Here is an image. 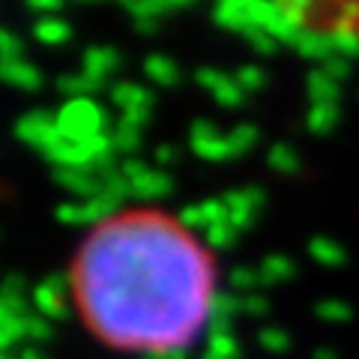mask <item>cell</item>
I'll list each match as a JSON object with an SVG mask.
<instances>
[{
    "mask_svg": "<svg viewBox=\"0 0 359 359\" xmlns=\"http://www.w3.org/2000/svg\"><path fill=\"white\" fill-rule=\"evenodd\" d=\"M111 135H114V147H117V153H126V159H129V156H135V150L141 147V135L135 132V129H129V126H123V123H117Z\"/></svg>",
    "mask_w": 359,
    "mask_h": 359,
    "instance_id": "603a6c76",
    "label": "cell"
},
{
    "mask_svg": "<svg viewBox=\"0 0 359 359\" xmlns=\"http://www.w3.org/2000/svg\"><path fill=\"white\" fill-rule=\"evenodd\" d=\"M330 36H332V45H335V54H339V57H344V60L359 57V30H353V27H332Z\"/></svg>",
    "mask_w": 359,
    "mask_h": 359,
    "instance_id": "ac0fdd59",
    "label": "cell"
},
{
    "mask_svg": "<svg viewBox=\"0 0 359 359\" xmlns=\"http://www.w3.org/2000/svg\"><path fill=\"white\" fill-rule=\"evenodd\" d=\"M192 150H195V156H201V159H207V162H222V159H231L228 138H219V135H212V138L192 141Z\"/></svg>",
    "mask_w": 359,
    "mask_h": 359,
    "instance_id": "2e32d148",
    "label": "cell"
},
{
    "mask_svg": "<svg viewBox=\"0 0 359 359\" xmlns=\"http://www.w3.org/2000/svg\"><path fill=\"white\" fill-rule=\"evenodd\" d=\"M15 138L30 144L33 150L45 153L48 147L60 141V132H57V120H54L48 111H27L21 114L15 123Z\"/></svg>",
    "mask_w": 359,
    "mask_h": 359,
    "instance_id": "3957f363",
    "label": "cell"
},
{
    "mask_svg": "<svg viewBox=\"0 0 359 359\" xmlns=\"http://www.w3.org/2000/svg\"><path fill=\"white\" fill-rule=\"evenodd\" d=\"M84 224H108L111 216L120 210L117 201H111L108 195H96V198H90L84 201Z\"/></svg>",
    "mask_w": 359,
    "mask_h": 359,
    "instance_id": "5bb4252c",
    "label": "cell"
},
{
    "mask_svg": "<svg viewBox=\"0 0 359 359\" xmlns=\"http://www.w3.org/2000/svg\"><path fill=\"white\" fill-rule=\"evenodd\" d=\"M201 212H204V231L212 228V224L228 222V216H231V210L224 201H204V204H201Z\"/></svg>",
    "mask_w": 359,
    "mask_h": 359,
    "instance_id": "4316f807",
    "label": "cell"
},
{
    "mask_svg": "<svg viewBox=\"0 0 359 359\" xmlns=\"http://www.w3.org/2000/svg\"><path fill=\"white\" fill-rule=\"evenodd\" d=\"M224 78H228V75H222V72H216V69H210V66H204V69H198V72H195V81H198L201 87H207L210 93L224 81Z\"/></svg>",
    "mask_w": 359,
    "mask_h": 359,
    "instance_id": "d590c367",
    "label": "cell"
},
{
    "mask_svg": "<svg viewBox=\"0 0 359 359\" xmlns=\"http://www.w3.org/2000/svg\"><path fill=\"white\" fill-rule=\"evenodd\" d=\"M306 87H309V96H311V105H335V102H339V96H341L339 84H335L323 69L309 72Z\"/></svg>",
    "mask_w": 359,
    "mask_h": 359,
    "instance_id": "ba28073f",
    "label": "cell"
},
{
    "mask_svg": "<svg viewBox=\"0 0 359 359\" xmlns=\"http://www.w3.org/2000/svg\"><path fill=\"white\" fill-rule=\"evenodd\" d=\"M212 135H216V126H212L210 120H195L192 123V129H189V141H201V138H212Z\"/></svg>",
    "mask_w": 359,
    "mask_h": 359,
    "instance_id": "ab89813d",
    "label": "cell"
},
{
    "mask_svg": "<svg viewBox=\"0 0 359 359\" xmlns=\"http://www.w3.org/2000/svg\"><path fill=\"white\" fill-rule=\"evenodd\" d=\"M212 99H216L222 108H237L245 102V90L233 81V78H224V81L212 90Z\"/></svg>",
    "mask_w": 359,
    "mask_h": 359,
    "instance_id": "ffe728a7",
    "label": "cell"
},
{
    "mask_svg": "<svg viewBox=\"0 0 359 359\" xmlns=\"http://www.w3.org/2000/svg\"><path fill=\"white\" fill-rule=\"evenodd\" d=\"M177 224L183 231H198V228H204V212H201V204L198 207H180L177 210Z\"/></svg>",
    "mask_w": 359,
    "mask_h": 359,
    "instance_id": "f1b7e54d",
    "label": "cell"
},
{
    "mask_svg": "<svg viewBox=\"0 0 359 359\" xmlns=\"http://www.w3.org/2000/svg\"><path fill=\"white\" fill-rule=\"evenodd\" d=\"M171 177L168 174H159V171H150V174H144L141 180H135L132 183V198H141V201H150V198H165V195H171Z\"/></svg>",
    "mask_w": 359,
    "mask_h": 359,
    "instance_id": "9c48e42d",
    "label": "cell"
},
{
    "mask_svg": "<svg viewBox=\"0 0 359 359\" xmlns=\"http://www.w3.org/2000/svg\"><path fill=\"white\" fill-rule=\"evenodd\" d=\"M135 30L138 33H153L156 30V18H135Z\"/></svg>",
    "mask_w": 359,
    "mask_h": 359,
    "instance_id": "f6af8a7d",
    "label": "cell"
},
{
    "mask_svg": "<svg viewBox=\"0 0 359 359\" xmlns=\"http://www.w3.org/2000/svg\"><path fill=\"white\" fill-rule=\"evenodd\" d=\"M120 63V54L114 48H108V45H93V48L84 51V72H96L108 78V72L114 69Z\"/></svg>",
    "mask_w": 359,
    "mask_h": 359,
    "instance_id": "8fae6325",
    "label": "cell"
},
{
    "mask_svg": "<svg viewBox=\"0 0 359 359\" xmlns=\"http://www.w3.org/2000/svg\"><path fill=\"white\" fill-rule=\"evenodd\" d=\"M276 6L282 9V13L294 15L299 21H306V15L314 13V6H318V0H276Z\"/></svg>",
    "mask_w": 359,
    "mask_h": 359,
    "instance_id": "f546056e",
    "label": "cell"
},
{
    "mask_svg": "<svg viewBox=\"0 0 359 359\" xmlns=\"http://www.w3.org/2000/svg\"><path fill=\"white\" fill-rule=\"evenodd\" d=\"M57 219L63 224H84V207H78V204H60L57 207Z\"/></svg>",
    "mask_w": 359,
    "mask_h": 359,
    "instance_id": "8d00e7d4",
    "label": "cell"
},
{
    "mask_svg": "<svg viewBox=\"0 0 359 359\" xmlns=\"http://www.w3.org/2000/svg\"><path fill=\"white\" fill-rule=\"evenodd\" d=\"M320 314H323V318H344L347 309L339 306V302H323V306H320Z\"/></svg>",
    "mask_w": 359,
    "mask_h": 359,
    "instance_id": "b9f144b4",
    "label": "cell"
},
{
    "mask_svg": "<svg viewBox=\"0 0 359 359\" xmlns=\"http://www.w3.org/2000/svg\"><path fill=\"white\" fill-rule=\"evenodd\" d=\"M320 69H323V72H327V75L332 78V81H335V84H339V81H344V78H347V75H351V69H347V60H344V57H339V54H335V57H332V60H327V63H320Z\"/></svg>",
    "mask_w": 359,
    "mask_h": 359,
    "instance_id": "e575fe53",
    "label": "cell"
},
{
    "mask_svg": "<svg viewBox=\"0 0 359 359\" xmlns=\"http://www.w3.org/2000/svg\"><path fill=\"white\" fill-rule=\"evenodd\" d=\"M266 162L278 174H297L299 171V159H297V153L290 150L287 144H273L269 153H266Z\"/></svg>",
    "mask_w": 359,
    "mask_h": 359,
    "instance_id": "e0dca14e",
    "label": "cell"
},
{
    "mask_svg": "<svg viewBox=\"0 0 359 359\" xmlns=\"http://www.w3.org/2000/svg\"><path fill=\"white\" fill-rule=\"evenodd\" d=\"M309 252L318 257L320 264H327V266H339L344 261V252L335 245V240H327V237H314L309 243Z\"/></svg>",
    "mask_w": 359,
    "mask_h": 359,
    "instance_id": "d6986e66",
    "label": "cell"
},
{
    "mask_svg": "<svg viewBox=\"0 0 359 359\" xmlns=\"http://www.w3.org/2000/svg\"><path fill=\"white\" fill-rule=\"evenodd\" d=\"M233 81L249 93V90H261L266 84V75H264V69H257V66H240V69L233 72Z\"/></svg>",
    "mask_w": 359,
    "mask_h": 359,
    "instance_id": "484cf974",
    "label": "cell"
},
{
    "mask_svg": "<svg viewBox=\"0 0 359 359\" xmlns=\"http://www.w3.org/2000/svg\"><path fill=\"white\" fill-rule=\"evenodd\" d=\"M228 278H231V285H240V287H245V285H252V282H255L252 273H245V269H233Z\"/></svg>",
    "mask_w": 359,
    "mask_h": 359,
    "instance_id": "ee69618b",
    "label": "cell"
},
{
    "mask_svg": "<svg viewBox=\"0 0 359 359\" xmlns=\"http://www.w3.org/2000/svg\"><path fill=\"white\" fill-rule=\"evenodd\" d=\"M257 141V129L252 123H240V126H233L231 135H228V147H231V156H240L245 150H252V144Z\"/></svg>",
    "mask_w": 359,
    "mask_h": 359,
    "instance_id": "44dd1931",
    "label": "cell"
},
{
    "mask_svg": "<svg viewBox=\"0 0 359 359\" xmlns=\"http://www.w3.org/2000/svg\"><path fill=\"white\" fill-rule=\"evenodd\" d=\"M25 4H27V9H33V13H39L45 18V15L57 13V9L63 6V0H25Z\"/></svg>",
    "mask_w": 359,
    "mask_h": 359,
    "instance_id": "f35d334b",
    "label": "cell"
},
{
    "mask_svg": "<svg viewBox=\"0 0 359 359\" xmlns=\"http://www.w3.org/2000/svg\"><path fill=\"white\" fill-rule=\"evenodd\" d=\"M144 72H147L150 81L162 84V87H171V84H177V81H180L177 66H174L171 60H168V57H162V54H150V57L144 60Z\"/></svg>",
    "mask_w": 359,
    "mask_h": 359,
    "instance_id": "4fadbf2b",
    "label": "cell"
},
{
    "mask_svg": "<svg viewBox=\"0 0 359 359\" xmlns=\"http://www.w3.org/2000/svg\"><path fill=\"white\" fill-rule=\"evenodd\" d=\"M243 198H245V207H264V189H257V186H249V189H243Z\"/></svg>",
    "mask_w": 359,
    "mask_h": 359,
    "instance_id": "60d3db41",
    "label": "cell"
},
{
    "mask_svg": "<svg viewBox=\"0 0 359 359\" xmlns=\"http://www.w3.org/2000/svg\"><path fill=\"white\" fill-rule=\"evenodd\" d=\"M162 4H165V0H162Z\"/></svg>",
    "mask_w": 359,
    "mask_h": 359,
    "instance_id": "681fc988",
    "label": "cell"
},
{
    "mask_svg": "<svg viewBox=\"0 0 359 359\" xmlns=\"http://www.w3.org/2000/svg\"><path fill=\"white\" fill-rule=\"evenodd\" d=\"M233 237H237V231H233L228 222L212 224V228H207V231H204V243H207V249H228V245L233 243Z\"/></svg>",
    "mask_w": 359,
    "mask_h": 359,
    "instance_id": "cb8c5ba5",
    "label": "cell"
},
{
    "mask_svg": "<svg viewBox=\"0 0 359 359\" xmlns=\"http://www.w3.org/2000/svg\"><path fill=\"white\" fill-rule=\"evenodd\" d=\"M290 273H294L290 261H285V257H278V255L266 257V261H264V269H261L264 282H273V278H278V276H290Z\"/></svg>",
    "mask_w": 359,
    "mask_h": 359,
    "instance_id": "4dcf8cb0",
    "label": "cell"
},
{
    "mask_svg": "<svg viewBox=\"0 0 359 359\" xmlns=\"http://www.w3.org/2000/svg\"><path fill=\"white\" fill-rule=\"evenodd\" d=\"M353 25H359V0H341L335 27H353Z\"/></svg>",
    "mask_w": 359,
    "mask_h": 359,
    "instance_id": "1f68e13d",
    "label": "cell"
},
{
    "mask_svg": "<svg viewBox=\"0 0 359 359\" xmlns=\"http://www.w3.org/2000/svg\"><path fill=\"white\" fill-rule=\"evenodd\" d=\"M21 54H25V42H21L13 30H4V33H0V57H4V63L25 60Z\"/></svg>",
    "mask_w": 359,
    "mask_h": 359,
    "instance_id": "d4e9b609",
    "label": "cell"
},
{
    "mask_svg": "<svg viewBox=\"0 0 359 359\" xmlns=\"http://www.w3.org/2000/svg\"><path fill=\"white\" fill-rule=\"evenodd\" d=\"M108 96L120 111H132V108H150L153 105V93L147 87H138L132 81H120L108 87Z\"/></svg>",
    "mask_w": 359,
    "mask_h": 359,
    "instance_id": "8992f818",
    "label": "cell"
},
{
    "mask_svg": "<svg viewBox=\"0 0 359 359\" xmlns=\"http://www.w3.org/2000/svg\"><path fill=\"white\" fill-rule=\"evenodd\" d=\"M212 18H216V25L224 27V30H237V33H245L252 25H249V9H243L237 4H231V0H222L212 9Z\"/></svg>",
    "mask_w": 359,
    "mask_h": 359,
    "instance_id": "30bf717a",
    "label": "cell"
},
{
    "mask_svg": "<svg viewBox=\"0 0 359 359\" xmlns=\"http://www.w3.org/2000/svg\"><path fill=\"white\" fill-rule=\"evenodd\" d=\"M120 171H123V177H126L129 183H135V180H141L144 174H150V168L144 165L141 159H135V156H129V159H123V162H120Z\"/></svg>",
    "mask_w": 359,
    "mask_h": 359,
    "instance_id": "836d02e7",
    "label": "cell"
},
{
    "mask_svg": "<svg viewBox=\"0 0 359 359\" xmlns=\"http://www.w3.org/2000/svg\"><path fill=\"white\" fill-rule=\"evenodd\" d=\"M33 36H36L39 42H45V45H60V42H66L72 36V30H69L66 21L54 18V15H45L33 25Z\"/></svg>",
    "mask_w": 359,
    "mask_h": 359,
    "instance_id": "7c38bea8",
    "label": "cell"
},
{
    "mask_svg": "<svg viewBox=\"0 0 359 359\" xmlns=\"http://www.w3.org/2000/svg\"><path fill=\"white\" fill-rule=\"evenodd\" d=\"M339 123V108L335 105H311L306 114V129L314 135H327Z\"/></svg>",
    "mask_w": 359,
    "mask_h": 359,
    "instance_id": "9a60e30c",
    "label": "cell"
},
{
    "mask_svg": "<svg viewBox=\"0 0 359 359\" xmlns=\"http://www.w3.org/2000/svg\"><path fill=\"white\" fill-rule=\"evenodd\" d=\"M174 159H177L174 147H168V144H162V147H156V162H159V165H168V162H174Z\"/></svg>",
    "mask_w": 359,
    "mask_h": 359,
    "instance_id": "7bdbcfd3",
    "label": "cell"
},
{
    "mask_svg": "<svg viewBox=\"0 0 359 359\" xmlns=\"http://www.w3.org/2000/svg\"><path fill=\"white\" fill-rule=\"evenodd\" d=\"M171 9H186V6H195V0H165Z\"/></svg>",
    "mask_w": 359,
    "mask_h": 359,
    "instance_id": "7dc6e473",
    "label": "cell"
},
{
    "mask_svg": "<svg viewBox=\"0 0 359 359\" xmlns=\"http://www.w3.org/2000/svg\"><path fill=\"white\" fill-rule=\"evenodd\" d=\"M117 123H123V126H129V129L138 132L141 126H147V123H150V108H132V111H123V117H120Z\"/></svg>",
    "mask_w": 359,
    "mask_h": 359,
    "instance_id": "d6a6232c",
    "label": "cell"
},
{
    "mask_svg": "<svg viewBox=\"0 0 359 359\" xmlns=\"http://www.w3.org/2000/svg\"><path fill=\"white\" fill-rule=\"evenodd\" d=\"M54 183L63 186L66 192L81 195V198H96L102 195V183L90 171H75V168H54Z\"/></svg>",
    "mask_w": 359,
    "mask_h": 359,
    "instance_id": "5b68a950",
    "label": "cell"
},
{
    "mask_svg": "<svg viewBox=\"0 0 359 359\" xmlns=\"http://www.w3.org/2000/svg\"><path fill=\"white\" fill-rule=\"evenodd\" d=\"M81 75L87 78V84L93 87V93H96V90H102V87H105V78H102V75H96V72H81Z\"/></svg>",
    "mask_w": 359,
    "mask_h": 359,
    "instance_id": "bcb514c9",
    "label": "cell"
},
{
    "mask_svg": "<svg viewBox=\"0 0 359 359\" xmlns=\"http://www.w3.org/2000/svg\"><path fill=\"white\" fill-rule=\"evenodd\" d=\"M69 290L93 339L147 359H180L224 318L207 255L156 212L102 224L78 252Z\"/></svg>",
    "mask_w": 359,
    "mask_h": 359,
    "instance_id": "6da1fadb",
    "label": "cell"
},
{
    "mask_svg": "<svg viewBox=\"0 0 359 359\" xmlns=\"http://www.w3.org/2000/svg\"><path fill=\"white\" fill-rule=\"evenodd\" d=\"M294 48H297L299 57H306V60H320V63H327V60L335 57V45H332L330 30L302 27L299 36L294 39Z\"/></svg>",
    "mask_w": 359,
    "mask_h": 359,
    "instance_id": "277c9868",
    "label": "cell"
},
{
    "mask_svg": "<svg viewBox=\"0 0 359 359\" xmlns=\"http://www.w3.org/2000/svg\"><path fill=\"white\" fill-rule=\"evenodd\" d=\"M245 39H249V45H252L257 54H273L276 45H278L264 27H249V30H245Z\"/></svg>",
    "mask_w": 359,
    "mask_h": 359,
    "instance_id": "83f0119b",
    "label": "cell"
},
{
    "mask_svg": "<svg viewBox=\"0 0 359 359\" xmlns=\"http://www.w3.org/2000/svg\"><path fill=\"white\" fill-rule=\"evenodd\" d=\"M54 120H57V132L63 141L84 144L105 132L108 117H105V111L87 96V99H66L60 111L54 114Z\"/></svg>",
    "mask_w": 359,
    "mask_h": 359,
    "instance_id": "7a4b0ae2",
    "label": "cell"
},
{
    "mask_svg": "<svg viewBox=\"0 0 359 359\" xmlns=\"http://www.w3.org/2000/svg\"><path fill=\"white\" fill-rule=\"evenodd\" d=\"M0 78L13 87H21V90H36L42 84V75L36 66H30L25 60H15V63H0Z\"/></svg>",
    "mask_w": 359,
    "mask_h": 359,
    "instance_id": "52a82bcc",
    "label": "cell"
},
{
    "mask_svg": "<svg viewBox=\"0 0 359 359\" xmlns=\"http://www.w3.org/2000/svg\"><path fill=\"white\" fill-rule=\"evenodd\" d=\"M252 219H255V210H249V207H240V210H231V216H228V224L233 231H245L252 224Z\"/></svg>",
    "mask_w": 359,
    "mask_h": 359,
    "instance_id": "74e56055",
    "label": "cell"
},
{
    "mask_svg": "<svg viewBox=\"0 0 359 359\" xmlns=\"http://www.w3.org/2000/svg\"><path fill=\"white\" fill-rule=\"evenodd\" d=\"M57 90H60L63 96H69V99H87V96H93V87L87 84L84 75H60L57 78Z\"/></svg>",
    "mask_w": 359,
    "mask_h": 359,
    "instance_id": "7402d4cb",
    "label": "cell"
},
{
    "mask_svg": "<svg viewBox=\"0 0 359 359\" xmlns=\"http://www.w3.org/2000/svg\"><path fill=\"white\" fill-rule=\"evenodd\" d=\"M117 4H120L123 9H129V13L135 15V9H138V6H141V0H117Z\"/></svg>",
    "mask_w": 359,
    "mask_h": 359,
    "instance_id": "c3c4849f",
    "label": "cell"
}]
</instances>
